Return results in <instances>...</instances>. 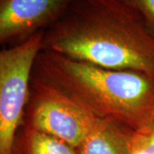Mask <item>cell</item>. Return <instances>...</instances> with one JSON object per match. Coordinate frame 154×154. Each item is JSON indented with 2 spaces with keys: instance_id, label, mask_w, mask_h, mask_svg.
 Wrapping results in <instances>:
<instances>
[{
  "instance_id": "2",
  "label": "cell",
  "mask_w": 154,
  "mask_h": 154,
  "mask_svg": "<svg viewBox=\"0 0 154 154\" xmlns=\"http://www.w3.org/2000/svg\"><path fill=\"white\" fill-rule=\"evenodd\" d=\"M31 75L57 88L95 119L132 131L154 121V75L101 68L44 50Z\"/></svg>"
},
{
  "instance_id": "9",
  "label": "cell",
  "mask_w": 154,
  "mask_h": 154,
  "mask_svg": "<svg viewBox=\"0 0 154 154\" xmlns=\"http://www.w3.org/2000/svg\"><path fill=\"white\" fill-rule=\"evenodd\" d=\"M143 18L149 32L154 37V0H128Z\"/></svg>"
},
{
  "instance_id": "5",
  "label": "cell",
  "mask_w": 154,
  "mask_h": 154,
  "mask_svg": "<svg viewBox=\"0 0 154 154\" xmlns=\"http://www.w3.org/2000/svg\"><path fill=\"white\" fill-rule=\"evenodd\" d=\"M70 0H0V49L23 44L49 28Z\"/></svg>"
},
{
  "instance_id": "6",
  "label": "cell",
  "mask_w": 154,
  "mask_h": 154,
  "mask_svg": "<svg viewBox=\"0 0 154 154\" xmlns=\"http://www.w3.org/2000/svg\"><path fill=\"white\" fill-rule=\"evenodd\" d=\"M133 132L113 122L97 119L75 152L76 154H130Z\"/></svg>"
},
{
  "instance_id": "1",
  "label": "cell",
  "mask_w": 154,
  "mask_h": 154,
  "mask_svg": "<svg viewBox=\"0 0 154 154\" xmlns=\"http://www.w3.org/2000/svg\"><path fill=\"white\" fill-rule=\"evenodd\" d=\"M42 50L101 68L154 75V37L128 0H70L44 31Z\"/></svg>"
},
{
  "instance_id": "7",
  "label": "cell",
  "mask_w": 154,
  "mask_h": 154,
  "mask_svg": "<svg viewBox=\"0 0 154 154\" xmlns=\"http://www.w3.org/2000/svg\"><path fill=\"white\" fill-rule=\"evenodd\" d=\"M11 154H76V152L57 138L22 125L16 134Z\"/></svg>"
},
{
  "instance_id": "8",
  "label": "cell",
  "mask_w": 154,
  "mask_h": 154,
  "mask_svg": "<svg viewBox=\"0 0 154 154\" xmlns=\"http://www.w3.org/2000/svg\"><path fill=\"white\" fill-rule=\"evenodd\" d=\"M129 151L130 154H154V121L132 133Z\"/></svg>"
},
{
  "instance_id": "4",
  "label": "cell",
  "mask_w": 154,
  "mask_h": 154,
  "mask_svg": "<svg viewBox=\"0 0 154 154\" xmlns=\"http://www.w3.org/2000/svg\"><path fill=\"white\" fill-rule=\"evenodd\" d=\"M44 31L23 44L0 49V154H11L16 134L22 125L31 71L42 50Z\"/></svg>"
},
{
  "instance_id": "3",
  "label": "cell",
  "mask_w": 154,
  "mask_h": 154,
  "mask_svg": "<svg viewBox=\"0 0 154 154\" xmlns=\"http://www.w3.org/2000/svg\"><path fill=\"white\" fill-rule=\"evenodd\" d=\"M97 119L49 83L31 75L22 125L76 149Z\"/></svg>"
}]
</instances>
